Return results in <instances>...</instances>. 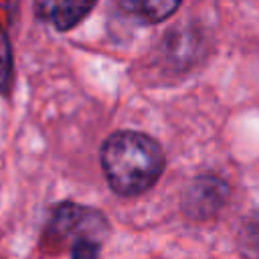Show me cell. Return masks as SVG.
<instances>
[{"label":"cell","instance_id":"1","mask_svg":"<svg viewBox=\"0 0 259 259\" xmlns=\"http://www.w3.org/2000/svg\"><path fill=\"white\" fill-rule=\"evenodd\" d=\"M101 168L111 190L136 196L156 184L164 170V152L140 132H115L101 146Z\"/></svg>","mask_w":259,"mask_h":259},{"label":"cell","instance_id":"2","mask_svg":"<svg viewBox=\"0 0 259 259\" xmlns=\"http://www.w3.org/2000/svg\"><path fill=\"white\" fill-rule=\"evenodd\" d=\"M105 229H107V225L99 212L65 202L55 210L49 231L53 237L71 239V243H73L83 237L99 239L105 233Z\"/></svg>","mask_w":259,"mask_h":259},{"label":"cell","instance_id":"3","mask_svg":"<svg viewBox=\"0 0 259 259\" xmlns=\"http://www.w3.org/2000/svg\"><path fill=\"white\" fill-rule=\"evenodd\" d=\"M229 186L225 180L217 176H200L196 178L184 194V210L188 217L202 221L212 217L227 200Z\"/></svg>","mask_w":259,"mask_h":259},{"label":"cell","instance_id":"4","mask_svg":"<svg viewBox=\"0 0 259 259\" xmlns=\"http://www.w3.org/2000/svg\"><path fill=\"white\" fill-rule=\"evenodd\" d=\"M95 2L97 0H34V12L57 30H69L91 12Z\"/></svg>","mask_w":259,"mask_h":259},{"label":"cell","instance_id":"5","mask_svg":"<svg viewBox=\"0 0 259 259\" xmlns=\"http://www.w3.org/2000/svg\"><path fill=\"white\" fill-rule=\"evenodd\" d=\"M117 2L132 16H136L144 22L156 24V22H162L168 16H172L182 0H117Z\"/></svg>","mask_w":259,"mask_h":259},{"label":"cell","instance_id":"6","mask_svg":"<svg viewBox=\"0 0 259 259\" xmlns=\"http://www.w3.org/2000/svg\"><path fill=\"white\" fill-rule=\"evenodd\" d=\"M14 81V65H12V49L6 32L0 28V95H8Z\"/></svg>","mask_w":259,"mask_h":259},{"label":"cell","instance_id":"7","mask_svg":"<svg viewBox=\"0 0 259 259\" xmlns=\"http://www.w3.org/2000/svg\"><path fill=\"white\" fill-rule=\"evenodd\" d=\"M71 259H99V239L83 237L71 243Z\"/></svg>","mask_w":259,"mask_h":259}]
</instances>
